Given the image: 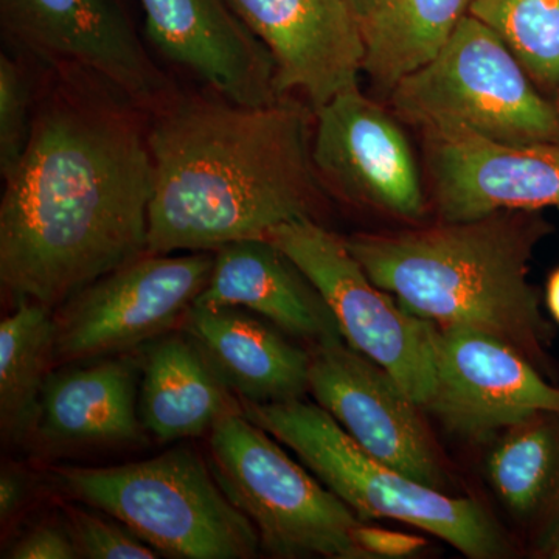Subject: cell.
<instances>
[{
  "label": "cell",
  "mask_w": 559,
  "mask_h": 559,
  "mask_svg": "<svg viewBox=\"0 0 559 559\" xmlns=\"http://www.w3.org/2000/svg\"><path fill=\"white\" fill-rule=\"evenodd\" d=\"M469 14L498 33L536 87L559 103V0H473Z\"/></svg>",
  "instance_id": "cell-24"
},
{
  "label": "cell",
  "mask_w": 559,
  "mask_h": 559,
  "mask_svg": "<svg viewBox=\"0 0 559 559\" xmlns=\"http://www.w3.org/2000/svg\"><path fill=\"white\" fill-rule=\"evenodd\" d=\"M0 25L22 53L100 76L150 116L182 91L116 0H0Z\"/></svg>",
  "instance_id": "cell-10"
},
{
  "label": "cell",
  "mask_w": 559,
  "mask_h": 559,
  "mask_svg": "<svg viewBox=\"0 0 559 559\" xmlns=\"http://www.w3.org/2000/svg\"><path fill=\"white\" fill-rule=\"evenodd\" d=\"M47 69L0 202V285L55 311L148 253L154 164L150 114L86 70Z\"/></svg>",
  "instance_id": "cell-1"
},
{
  "label": "cell",
  "mask_w": 559,
  "mask_h": 559,
  "mask_svg": "<svg viewBox=\"0 0 559 559\" xmlns=\"http://www.w3.org/2000/svg\"><path fill=\"white\" fill-rule=\"evenodd\" d=\"M546 301L550 314L559 323V267L550 275L549 282H547Z\"/></svg>",
  "instance_id": "cell-31"
},
{
  "label": "cell",
  "mask_w": 559,
  "mask_h": 559,
  "mask_svg": "<svg viewBox=\"0 0 559 559\" xmlns=\"http://www.w3.org/2000/svg\"><path fill=\"white\" fill-rule=\"evenodd\" d=\"M53 479L69 498L116 518L165 557H259L255 525L189 447L127 465L64 466L53 469Z\"/></svg>",
  "instance_id": "cell-5"
},
{
  "label": "cell",
  "mask_w": 559,
  "mask_h": 559,
  "mask_svg": "<svg viewBox=\"0 0 559 559\" xmlns=\"http://www.w3.org/2000/svg\"><path fill=\"white\" fill-rule=\"evenodd\" d=\"M179 330L241 403H285L310 392V349L245 308L193 304Z\"/></svg>",
  "instance_id": "cell-18"
},
{
  "label": "cell",
  "mask_w": 559,
  "mask_h": 559,
  "mask_svg": "<svg viewBox=\"0 0 559 559\" xmlns=\"http://www.w3.org/2000/svg\"><path fill=\"white\" fill-rule=\"evenodd\" d=\"M312 159L325 189L395 218H425V187L403 128L360 92H341L314 110Z\"/></svg>",
  "instance_id": "cell-12"
},
{
  "label": "cell",
  "mask_w": 559,
  "mask_h": 559,
  "mask_svg": "<svg viewBox=\"0 0 559 559\" xmlns=\"http://www.w3.org/2000/svg\"><path fill=\"white\" fill-rule=\"evenodd\" d=\"M353 540L364 558H409L426 547V539L411 533L371 527L359 522L353 528Z\"/></svg>",
  "instance_id": "cell-28"
},
{
  "label": "cell",
  "mask_w": 559,
  "mask_h": 559,
  "mask_svg": "<svg viewBox=\"0 0 559 559\" xmlns=\"http://www.w3.org/2000/svg\"><path fill=\"white\" fill-rule=\"evenodd\" d=\"M139 364L106 356L53 373L40 395L35 433L51 448L117 447L142 440Z\"/></svg>",
  "instance_id": "cell-19"
},
{
  "label": "cell",
  "mask_w": 559,
  "mask_h": 559,
  "mask_svg": "<svg viewBox=\"0 0 559 559\" xmlns=\"http://www.w3.org/2000/svg\"><path fill=\"white\" fill-rule=\"evenodd\" d=\"M55 367V311L21 301L0 323V430L5 443L32 436Z\"/></svg>",
  "instance_id": "cell-23"
},
{
  "label": "cell",
  "mask_w": 559,
  "mask_h": 559,
  "mask_svg": "<svg viewBox=\"0 0 559 559\" xmlns=\"http://www.w3.org/2000/svg\"><path fill=\"white\" fill-rule=\"evenodd\" d=\"M473 0H380L362 28V72L385 92L439 57Z\"/></svg>",
  "instance_id": "cell-21"
},
{
  "label": "cell",
  "mask_w": 559,
  "mask_h": 559,
  "mask_svg": "<svg viewBox=\"0 0 559 559\" xmlns=\"http://www.w3.org/2000/svg\"><path fill=\"white\" fill-rule=\"evenodd\" d=\"M66 527L69 528L80 558L154 559L160 557L159 551L139 538L127 525L100 510L90 511L80 507H68Z\"/></svg>",
  "instance_id": "cell-26"
},
{
  "label": "cell",
  "mask_w": 559,
  "mask_h": 559,
  "mask_svg": "<svg viewBox=\"0 0 559 559\" xmlns=\"http://www.w3.org/2000/svg\"><path fill=\"white\" fill-rule=\"evenodd\" d=\"M151 44L210 91L237 105L282 100L270 49L229 0H139Z\"/></svg>",
  "instance_id": "cell-16"
},
{
  "label": "cell",
  "mask_w": 559,
  "mask_h": 559,
  "mask_svg": "<svg viewBox=\"0 0 559 559\" xmlns=\"http://www.w3.org/2000/svg\"><path fill=\"white\" fill-rule=\"evenodd\" d=\"M215 252L153 255L110 271L55 310V367L124 355L179 329Z\"/></svg>",
  "instance_id": "cell-9"
},
{
  "label": "cell",
  "mask_w": 559,
  "mask_h": 559,
  "mask_svg": "<svg viewBox=\"0 0 559 559\" xmlns=\"http://www.w3.org/2000/svg\"><path fill=\"white\" fill-rule=\"evenodd\" d=\"M352 10L355 11L356 16L359 17V21H362L364 17L369 16L371 10L377 7V3L380 0H347Z\"/></svg>",
  "instance_id": "cell-32"
},
{
  "label": "cell",
  "mask_w": 559,
  "mask_h": 559,
  "mask_svg": "<svg viewBox=\"0 0 559 559\" xmlns=\"http://www.w3.org/2000/svg\"><path fill=\"white\" fill-rule=\"evenodd\" d=\"M242 412L209 432V463L227 498L275 558L366 559L353 540L355 511L316 480Z\"/></svg>",
  "instance_id": "cell-7"
},
{
  "label": "cell",
  "mask_w": 559,
  "mask_h": 559,
  "mask_svg": "<svg viewBox=\"0 0 559 559\" xmlns=\"http://www.w3.org/2000/svg\"><path fill=\"white\" fill-rule=\"evenodd\" d=\"M241 404L246 417L297 454L359 520L414 525L473 559L509 554L498 522L477 500L452 498L371 457L319 404Z\"/></svg>",
  "instance_id": "cell-4"
},
{
  "label": "cell",
  "mask_w": 559,
  "mask_h": 559,
  "mask_svg": "<svg viewBox=\"0 0 559 559\" xmlns=\"http://www.w3.org/2000/svg\"><path fill=\"white\" fill-rule=\"evenodd\" d=\"M140 367V419L160 441L204 436L224 415L242 412L241 400L182 331L150 342Z\"/></svg>",
  "instance_id": "cell-20"
},
{
  "label": "cell",
  "mask_w": 559,
  "mask_h": 559,
  "mask_svg": "<svg viewBox=\"0 0 559 559\" xmlns=\"http://www.w3.org/2000/svg\"><path fill=\"white\" fill-rule=\"evenodd\" d=\"M536 551L544 558L559 559V518L551 525L549 532L546 533Z\"/></svg>",
  "instance_id": "cell-30"
},
{
  "label": "cell",
  "mask_w": 559,
  "mask_h": 559,
  "mask_svg": "<svg viewBox=\"0 0 559 559\" xmlns=\"http://www.w3.org/2000/svg\"><path fill=\"white\" fill-rule=\"evenodd\" d=\"M310 353L311 395L364 451L428 487H450L425 409L384 367L345 340L311 345Z\"/></svg>",
  "instance_id": "cell-11"
},
{
  "label": "cell",
  "mask_w": 559,
  "mask_h": 559,
  "mask_svg": "<svg viewBox=\"0 0 559 559\" xmlns=\"http://www.w3.org/2000/svg\"><path fill=\"white\" fill-rule=\"evenodd\" d=\"M264 238L311 280L333 311L344 340L384 367L404 392L425 407L436 388L433 323L404 310L399 300L374 285L349 252L345 238L319 221H290Z\"/></svg>",
  "instance_id": "cell-8"
},
{
  "label": "cell",
  "mask_w": 559,
  "mask_h": 559,
  "mask_svg": "<svg viewBox=\"0 0 559 559\" xmlns=\"http://www.w3.org/2000/svg\"><path fill=\"white\" fill-rule=\"evenodd\" d=\"M33 114L32 80L27 70L10 55H0V175L7 180L17 170L31 142Z\"/></svg>",
  "instance_id": "cell-25"
},
{
  "label": "cell",
  "mask_w": 559,
  "mask_h": 559,
  "mask_svg": "<svg viewBox=\"0 0 559 559\" xmlns=\"http://www.w3.org/2000/svg\"><path fill=\"white\" fill-rule=\"evenodd\" d=\"M312 134L310 109L289 95L252 108L180 91L150 116L148 253L215 252L290 221H319L329 201Z\"/></svg>",
  "instance_id": "cell-2"
},
{
  "label": "cell",
  "mask_w": 559,
  "mask_h": 559,
  "mask_svg": "<svg viewBox=\"0 0 559 559\" xmlns=\"http://www.w3.org/2000/svg\"><path fill=\"white\" fill-rule=\"evenodd\" d=\"M554 226L530 210L345 238L374 285L440 326L498 337L555 381L554 325L530 283V260Z\"/></svg>",
  "instance_id": "cell-3"
},
{
  "label": "cell",
  "mask_w": 559,
  "mask_h": 559,
  "mask_svg": "<svg viewBox=\"0 0 559 559\" xmlns=\"http://www.w3.org/2000/svg\"><path fill=\"white\" fill-rule=\"evenodd\" d=\"M270 49L280 97L300 91L312 110L359 86L364 46L347 0H229Z\"/></svg>",
  "instance_id": "cell-15"
},
{
  "label": "cell",
  "mask_w": 559,
  "mask_h": 559,
  "mask_svg": "<svg viewBox=\"0 0 559 559\" xmlns=\"http://www.w3.org/2000/svg\"><path fill=\"white\" fill-rule=\"evenodd\" d=\"M27 495V480L20 471L3 468L0 474V520H11Z\"/></svg>",
  "instance_id": "cell-29"
},
{
  "label": "cell",
  "mask_w": 559,
  "mask_h": 559,
  "mask_svg": "<svg viewBox=\"0 0 559 559\" xmlns=\"http://www.w3.org/2000/svg\"><path fill=\"white\" fill-rule=\"evenodd\" d=\"M194 304L245 308L310 345L344 340L319 289L267 238H249L216 249L207 286Z\"/></svg>",
  "instance_id": "cell-17"
},
{
  "label": "cell",
  "mask_w": 559,
  "mask_h": 559,
  "mask_svg": "<svg viewBox=\"0 0 559 559\" xmlns=\"http://www.w3.org/2000/svg\"><path fill=\"white\" fill-rule=\"evenodd\" d=\"M487 471L503 506L535 527L538 547L559 518V412L510 426L489 454Z\"/></svg>",
  "instance_id": "cell-22"
},
{
  "label": "cell",
  "mask_w": 559,
  "mask_h": 559,
  "mask_svg": "<svg viewBox=\"0 0 559 559\" xmlns=\"http://www.w3.org/2000/svg\"><path fill=\"white\" fill-rule=\"evenodd\" d=\"M390 103L425 135H473L502 145L559 142V103L473 14L436 60L396 84Z\"/></svg>",
  "instance_id": "cell-6"
},
{
  "label": "cell",
  "mask_w": 559,
  "mask_h": 559,
  "mask_svg": "<svg viewBox=\"0 0 559 559\" xmlns=\"http://www.w3.org/2000/svg\"><path fill=\"white\" fill-rule=\"evenodd\" d=\"M10 559H75L79 557L75 543L66 525L44 522L28 530L11 546Z\"/></svg>",
  "instance_id": "cell-27"
},
{
  "label": "cell",
  "mask_w": 559,
  "mask_h": 559,
  "mask_svg": "<svg viewBox=\"0 0 559 559\" xmlns=\"http://www.w3.org/2000/svg\"><path fill=\"white\" fill-rule=\"evenodd\" d=\"M425 140L440 221L559 209V142L502 145L473 135L432 134Z\"/></svg>",
  "instance_id": "cell-14"
},
{
  "label": "cell",
  "mask_w": 559,
  "mask_h": 559,
  "mask_svg": "<svg viewBox=\"0 0 559 559\" xmlns=\"http://www.w3.org/2000/svg\"><path fill=\"white\" fill-rule=\"evenodd\" d=\"M436 388L425 412L463 437L491 436L543 412H559V388L498 337L433 323Z\"/></svg>",
  "instance_id": "cell-13"
}]
</instances>
